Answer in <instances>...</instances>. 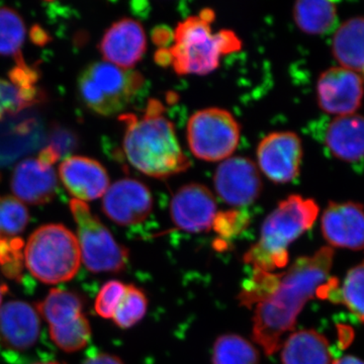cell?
<instances>
[{
    "mask_svg": "<svg viewBox=\"0 0 364 364\" xmlns=\"http://www.w3.org/2000/svg\"><path fill=\"white\" fill-rule=\"evenodd\" d=\"M301 141L293 132L270 133L257 147L258 166L275 183L294 181L301 171Z\"/></svg>",
    "mask_w": 364,
    "mask_h": 364,
    "instance_id": "30bf717a",
    "label": "cell"
},
{
    "mask_svg": "<svg viewBox=\"0 0 364 364\" xmlns=\"http://www.w3.org/2000/svg\"><path fill=\"white\" fill-rule=\"evenodd\" d=\"M35 364H58V363H35Z\"/></svg>",
    "mask_w": 364,
    "mask_h": 364,
    "instance_id": "74e56055",
    "label": "cell"
},
{
    "mask_svg": "<svg viewBox=\"0 0 364 364\" xmlns=\"http://www.w3.org/2000/svg\"><path fill=\"white\" fill-rule=\"evenodd\" d=\"M14 198L30 205H45L55 198L58 188L56 172L39 158H28L16 165L11 176Z\"/></svg>",
    "mask_w": 364,
    "mask_h": 364,
    "instance_id": "ac0fdd59",
    "label": "cell"
},
{
    "mask_svg": "<svg viewBox=\"0 0 364 364\" xmlns=\"http://www.w3.org/2000/svg\"><path fill=\"white\" fill-rule=\"evenodd\" d=\"M332 364H364V361L355 356L346 355L344 358L336 359Z\"/></svg>",
    "mask_w": 364,
    "mask_h": 364,
    "instance_id": "d590c367",
    "label": "cell"
},
{
    "mask_svg": "<svg viewBox=\"0 0 364 364\" xmlns=\"http://www.w3.org/2000/svg\"><path fill=\"white\" fill-rule=\"evenodd\" d=\"M332 52L343 68L364 70V18H350L339 26L333 37Z\"/></svg>",
    "mask_w": 364,
    "mask_h": 364,
    "instance_id": "7402d4cb",
    "label": "cell"
},
{
    "mask_svg": "<svg viewBox=\"0 0 364 364\" xmlns=\"http://www.w3.org/2000/svg\"><path fill=\"white\" fill-rule=\"evenodd\" d=\"M28 208L14 196H6L0 200V237L18 238L28 226Z\"/></svg>",
    "mask_w": 364,
    "mask_h": 364,
    "instance_id": "f1b7e54d",
    "label": "cell"
},
{
    "mask_svg": "<svg viewBox=\"0 0 364 364\" xmlns=\"http://www.w3.org/2000/svg\"><path fill=\"white\" fill-rule=\"evenodd\" d=\"M214 186L218 196L228 205L245 207L259 198L262 179L250 159L230 157L215 170Z\"/></svg>",
    "mask_w": 364,
    "mask_h": 364,
    "instance_id": "8fae6325",
    "label": "cell"
},
{
    "mask_svg": "<svg viewBox=\"0 0 364 364\" xmlns=\"http://www.w3.org/2000/svg\"><path fill=\"white\" fill-rule=\"evenodd\" d=\"M70 210L77 226L81 259L87 269L95 273L124 270L129 261L128 249L112 237L85 202L73 198Z\"/></svg>",
    "mask_w": 364,
    "mask_h": 364,
    "instance_id": "52a82bcc",
    "label": "cell"
},
{
    "mask_svg": "<svg viewBox=\"0 0 364 364\" xmlns=\"http://www.w3.org/2000/svg\"><path fill=\"white\" fill-rule=\"evenodd\" d=\"M25 243L21 238L0 237V267L6 277L16 279L21 277L23 267Z\"/></svg>",
    "mask_w": 364,
    "mask_h": 364,
    "instance_id": "f546056e",
    "label": "cell"
},
{
    "mask_svg": "<svg viewBox=\"0 0 364 364\" xmlns=\"http://www.w3.org/2000/svg\"><path fill=\"white\" fill-rule=\"evenodd\" d=\"M41 320L37 308L23 301H7L0 308V343L23 351L37 343Z\"/></svg>",
    "mask_w": 364,
    "mask_h": 364,
    "instance_id": "d6986e66",
    "label": "cell"
},
{
    "mask_svg": "<svg viewBox=\"0 0 364 364\" xmlns=\"http://www.w3.org/2000/svg\"><path fill=\"white\" fill-rule=\"evenodd\" d=\"M213 364H259V352L247 339L236 334H225L215 340Z\"/></svg>",
    "mask_w": 364,
    "mask_h": 364,
    "instance_id": "cb8c5ba5",
    "label": "cell"
},
{
    "mask_svg": "<svg viewBox=\"0 0 364 364\" xmlns=\"http://www.w3.org/2000/svg\"><path fill=\"white\" fill-rule=\"evenodd\" d=\"M28 107L20 91L11 81L0 78V119Z\"/></svg>",
    "mask_w": 364,
    "mask_h": 364,
    "instance_id": "d6a6232c",
    "label": "cell"
},
{
    "mask_svg": "<svg viewBox=\"0 0 364 364\" xmlns=\"http://www.w3.org/2000/svg\"><path fill=\"white\" fill-rule=\"evenodd\" d=\"M98 48L105 61L121 68L133 69L147 49V36L139 21L124 18L105 31Z\"/></svg>",
    "mask_w": 364,
    "mask_h": 364,
    "instance_id": "9a60e30c",
    "label": "cell"
},
{
    "mask_svg": "<svg viewBox=\"0 0 364 364\" xmlns=\"http://www.w3.org/2000/svg\"><path fill=\"white\" fill-rule=\"evenodd\" d=\"M363 72V75H364V70Z\"/></svg>",
    "mask_w": 364,
    "mask_h": 364,
    "instance_id": "ab89813d",
    "label": "cell"
},
{
    "mask_svg": "<svg viewBox=\"0 0 364 364\" xmlns=\"http://www.w3.org/2000/svg\"><path fill=\"white\" fill-rule=\"evenodd\" d=\"M77 141V136L73 132L56 127L52 130L48 147L51 148L60 158L76 149Z\"/></svg>",
    "mask_w": 364,
    "mask_h": 364,
    "instance_id": "836d02e7",
    "label": "cell"
},
{
    "mask_svg": "<svg viewBox=\"0 0 364 364\" xmlns=\"http://www.w3.org/2000/svg\"><path fill=\"white\" fill-rule=\"evenodd\" d=\"M124 291L126 286L119 280L105 282L95 299V309L97 315L105 318H112Z\"/></svg>",
    "mask_w": 364,
    "mask_h": 364,
    "instance_id": "4dcf8cb0",
    "label": "cell"
},
{
    "mask_svg": "<svg viewBox=\"0 0 364 364\" xmlns=\"http://www.w3.org/2000/svg\"><path fill=\"white\" fill-rule=\"evenodd\" d=\"M364 95L363 79L356 72L333 67L321 74L317 82L318 107L327 114H354Z\"/></svg>",
    "mask_w": 364,
    "mask_h": 364,
    "instance_id": "4fadbf2b",
    "label": "cell"
},
{
    "mask_svg": "<svg viewBox=\"0 0 364 364\" xmlns=\"http://www.w3.org/2000/svg\"><path fill=\"white\" fill-rule=\"evenodd\" d=\"M6 291L7 287L4 284H0V305H1L2 298H4V294H6Z\"/></svg>",
    "mask_w": 364,
    "mask_h": 364,
    "instance_id": "8d00e7d4",
    "label": "cell"
},
{
    "mask_svg": "<svg viewBox=\"0 0 364 364\" xmlns=\"http://www.w3.org/2000/svg\"><path fill=\"white\" fill-rule=\"evenodd\" d=\"M59 176L74 200L88 202L102 198L109 188L107 169L97 160L70 156L59 166Z\"/></svg>",
    "mask_w": 364,
    "mask_h": 364,
    "instance_id": "e0dca14e",
    "label": "cell"
},
{
    "mask_svg": "<svg viewBox=\"0 0 364 364\" xmlns=\"http://www.w3.org/2000/svg\"><path fill=\"white\" fill-rule=\"evenodd\" d=\"M321 229L333 247L364 250V208L358 203H330L324 210Z\"/></svg>",
    "mask_w": 364,
    "mask_h": 364,
    "instance_id": "2e32d148",
    "label": "cell"
},
{
    "mask_svg": "<svg viewBox=\"0 0 364 364\" xmlns=\"http://www.w3.org/2000/svg\"><path fill=\"white\" fill-rule=\"evenodd\" d=\"M145 85L140 72L124 69L107 61L86 66L79 75L77 91L81 102L104 117L121 114Z\"/></svg>",
    "mask_w": 364,
    "mask_h": 364,
    "instance_id": "8992f818",
    "label": "cell"
},
{
    "mask_svg": "<svg viewBox=\"0 0 364 364\" xmlns=\"http://www.w3.org/2000/svg\"><path fill=\"white\" fill-rule=\"evenodd\" d=\"M218 214L212 191L200 183L182 186L172 196L170 215L178 229L188 233H200L212 229Z\"/></svg>",
    "mask_w": 364,
    "mask_h": 364,
    "instance_id": "5bb4252c",
    "label": "cell"
},
{
    "mask_svg": "<svg viewBox=\"0 0 364 364\" xmlns=\"http://www.w3.org/2000/svg\"><path fill=\"white\" fill-rule=\"evenodd\" d=\"M334 254L333 248L325 246L313 255L298 258L282 273L277 291L255 306L253 339L265 354L272 355L279 350L282 336L294 329L306 304L318 296L320 287L329 279Z\"/></svg>",
    "mask_w": 364,
    "mask_h": 364,
    "instance_id": "6da1fadb",
    "label": "cell"
},
{
    "mask_svg": "<svg viewBox=\"0 0 364 364\" xmlns=\"http://www.w3.org/2000/svg\"><path fill=\"white\" fill-rule=\"evenodd\" d=\"M186 135L189 149L196 158L207 162L224 161L238 147L241 127L231 112L208 107L191 117Z\"/></svg>",
    "mask_w": 364,
    "mask_h": 364,
    "instance_id": "ba28073f",
    "label": "cell"
},
{
    "mask_svg": "<svg viewBox=\"0 0 364 364\" xmlns=\"http://www.w3.org/2000/svg\"><path fill=\"white\" fill-rule=\"evenodd\" d=\"M37 310L50 326L54 343L66 352L85 348L91 336L90 324L83 314L79 294L63 289H52Z\"/></svg>",
    "mask_w": 364,
    "mask_h": 364,
    "instance_id": "9c48e42d",
    "label": "cell"
},
{
    "mask_svg": "<svg viewBox=\"0 0 364 364\" xmlns=\"http://www.w3.org/2000/svg\"><path fill=\"white\" fill-rule=\"evenodd\" d=\"M0 200H1V196H0Z\"/></svg>",
    "mask_w": 364,
    "mask_h": 364,
    "instance_id": "f35d334b",
    "label": "cell"
},
{
    "mask_svg": "<svg viewBox=\"0 0 364 364\" xmlns=\"http://www.w3.org/2000/svg\"><path fill=\"white\" fill-rule=\"evenodd\" d=\"M215 18V11L205 9L176 26L167 52L169 65L177 74L205 75L219 67L223 56L241 49V40L233 31L213 32Z\"/></svg>",
    "mask_w": 364,
    "mask_h": 364,
    "instance_id": "3957f363",
    "label": "cell"
},
{
    "mask_svg": "<svg viewBox=\"0 0 364 364\" xmlns=\"http://www.w3.org/2000/svg\"><path fill=\"white\" fill-rule=\"evenodd\" d=\"M294 20L301 32L323 35L334 30L337 20L336 4L323 0H301L294 6Z\"/></svg>",
    "mask_w": 364,
    "mask_h": 364,
    "instance_id": "603a6c76",
    "label": "cell"
},
{
    "mask_svg": "<svg viewBox=\"0 0 364 364\" xmlns=\"http://www.w3.org/2000/svg\"><path fill=\"white\" fill-rule=\"evenodd\" d=\"M318 210L315 200L298 195L280 202L263 222L259 240L244 255V262L269 272L286 267L287 248L314 226Z\"/></svg>",
    "mask_w": 364,
    "mask_h": 364,
    "instance_id": "277c9868",
    "label": "cell"
},
{
    "mask_svg": "<svg viewBox=\"0 0 364 364\" xmlns=\"http://www.w3.org/2000/svg\"><path fill=\"white\" fill-rule=\"evenodd\" d=\"M323 142L333 156L344 162L364 159V117L349 114L334 117L326 126Z\"/></svg>",
    "mask_w": 364,
    "mask_h": 364,
    "instance_id": "ffe728a7",
    "label": "cell"
},
{
    "mask_svg": "<svg viewBox=\"0 0 364 364\" xmlns=\"http://www.w3.org/2000/svg\"><path fill=\"white\" fill-rule=\"evenodd\" d=\"M147 296L142 289L129 284L126 286V291L114 311L112 320L117 327L128 329L142 320L147 312Z\"/></svg>",
    "mask_w": 364,
    "mask_h": 364,
    "instance_id": "83f0119b",
    "label": "cell"
},
{
    "mask_svg": "<svg viewBox=\"0 0 364 364\" xmlns=\"http://www.w3.org/2000/svg\"><path fill=\"white\" fill-rule=\"evenodd\" d=\"M282 364H332L329 342L315 330H301L282 344Z\"/></svg>",
    "mask_w": 364,
    "mask_h": 364,
    "instance_id": "44dd1931",
    "label": "cell"
},
{
    "mask_svg": "<svg viewBox=\"0 0 364 364\" xmlns=\"http://www.w3.org/2000/svg\"><path fill=\"white\" fill-rule=\"evenodd\" d=\"M23 259L28 272L44 284L68 282L80 267L77 237L63 225H45L31 235Z\"/></svg>",
    "mask_w": 364,
    "mask_h": 364,
    "instance_id": "5b68a950",
    "label": "cell"
},
{
    "mask_svg": "<svg viewBox=\"0 0 364 364\" xmlns=\"http://www.w3.org/2000/svg\"><path fill=\"white\" fill-rule=\"evenodd\" d=\"M153 210L151 191L142 182L119 179L109 186L102 198V210L111 221L122 227L136 226Z\"/></svg>",
    "mask_w": 364,
    "mask_h": 364,
    "instance_id": "7c38bea8",
    "label": "cell"
},
{
    "mask_svg": "<svg viewBox=\"0 0 364 364\" xmlns=\"http://www.w3.org/2000/svg\"><path fill=\"white\" fill-rule=\"evenodd\" d=\"M26 38V25L18 11L11 7H0V56H21Z\"/></svg>",
    "mask_w": 364,
    "mask_h": 364,
    "instance_id": "484cf974",
    "label": "cell"
},
{
    "mask_svg": "<svg viewBox=\"0 0 364 364\" xmlns=\"http://www.w3.org/2000/svg\"><path fill=\"white\" fill-rule=\"evenodd\" d=\"M336 304H343L364 324V260L347 272L338 289Z\"/></svg>",
    "mask_w": 364,
    "mask_h": 364,
    "instance_id": "4316f807",
    "label": "cell"
},
{
    "mask_svg": "<svg viewBox=\"0 0 364 364\" xmlns=\"http://www.w3.org/2000/svg\"><path fill=\"white\" fill-rule=\"evenodd\" d=\"M249 217L240 210L219 212L215 215L213 228L223 239H232L238 236L247 227Z\"/></svg>",
    "mask_w": 364,
    "mask_h": 364,
    "instance_id": "1f68e13d",
    "label": "cell"
},
{
    "mask_svg": "<svg viewBox=\"0 0 364 364\" xmlns=\"http://www.w3.org/2000/svg\"><path fill=\"white\" fill-rule=\"evenodd\" d=\"M124 124L123 149L132 166L145 176L167 178L191 167L177 140L176 128L158 100H150L142 116H119Z\"/></svg>",
    "mask_w": 364,
    "mask_h": 364,
    "instance_id": "7a4b0ae2",
    "label": "cell"
},
{
    "mask_svg": "<svg viewBox=\"0 0 364 364\" xmlns=\"http://www.w3.org/2000/svg\"><path fill=\"white\" fill-rule=\"evenodd\" d=\"M282 273H273L265 270L254 269L250 279L242 284L238 301L241 306L251 309L267 301L279 289Z\"/></svg>",
    "mask_w": 364,
    "mask_h": 364,
    "instance_id": "d4e9b609",
    "label": "cell"
},
{
    "mask_svg": "<svg viewBox=\"0 0 364 364\" xmlns=\"http://www.w3.org/2000/svg\"><path fill=\"white\" fill-rule=\"evenodd\" d=\"M83 364H124L122 359L117 356L111 355L107 353H98L97 355L91 356Z\"/></svg>",
    "mask_w": 364,
    "mask_h": 364,
    "instance_id": "e575fe53",
    "label": "cell"
}]
</instances>
